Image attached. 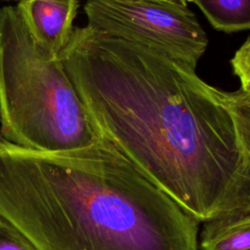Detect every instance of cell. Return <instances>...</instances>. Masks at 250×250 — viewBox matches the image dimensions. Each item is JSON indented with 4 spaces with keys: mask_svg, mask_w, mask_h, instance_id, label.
<instances>
[{
    "mask_svg": "<svg viewBox=\"0 0 250 250\" xmlns=\"http://www.w3.org/2000/svg\"><path fill=\"white\" fill-rule=\"evenodd\" d=\"M60 58L98 136L198 222L250 208V142L195 69L89 25Z\"/></svg>",
    "mask_w": 250,
    "mask_h": 250,
    "instance_id": "cell-1",
    "label": "cell"
},
{
    "mask_svg": "<svg viewBox=\"0 0 250 250\" xmlns=\"http://www.w3.org/2000/svg\"><path fill=\"white\" fill-rule=\"evenodd\" d=\"M0 217L36 250H198V222L102 137L70 151L0 138Z\"/></svg>",
    "mask_w": 250,
    "mask_h": 250,
    "instance_id": "cell-2",
    "label": "cell"
},
{
    "mask_svg": "<svg viewBox=\"0 0 250 250\" xmlns=\"http://www.w3.org/2000/svg\"><path fill=\"white\" fill-rule=\"evenodd\" d=\"M0 138L50 152L99 140L60 56L38 51L14 5L0 9Z\"/></svg>",
    "mask_w": 250,
    "mask_h": 250,
    "instance_id": "cell-3",
    "label": "cell"
},
{
    "mask_svg": "<svg viewBox=\"0 0 250 250\" xmlns=\"http://www.w3.org/2000/svg\"><path fill=\"white\" fill-rule=\"evenodd\" d=\"M89 26L144 45L195 69L208 39L194 14L175 1L87 0Z\"/></svg>",
    "mask_w": 250,
    "mask_h": 250,
    "instance_id": "cell-4",
    "label": "cell"
},
{
    "mask_svg": "<svg viewBox=\"0 0 250 250\" xmlns=\"http://www.w3.org/2000/svg\"><path fill=\"white\" fill-rule=\"evenodd\" d=\"M16 6L38 51L59 57L73 32L79 0H21Z\"/></svg>",
    "mask_w": 250,
    "mask_h": 250,
    "instance_id": "cell-5",
    "label": "cell"
},
{
    "mask_svg": "<svg viewBox=\"0 0 250 250\" xmlns=\"http://www.w3.org/2000/svg\"><path fill=\"white\" fill-rule=\"evenodd\" d=\"M200 248L250 250V208L232 210L204 222Z\"/></svg>",
    "mask_w": 250,
    "mask_h": 250,
    "instance_id": "cell-6",
    "label": "cell"
},
{
    "mask_svg": "<svg viewBox=\"0 0 250 250\" xmlns=\"http://www.w3.org/2000/svg\"><path fill=\"white\" fill-rule=\"evenodd\" d=\"M193 2L212 26L225 32L250 29V0H187Z\"/></svg>",
    "mask_w": 250,
    "mask_h": 250,
    "instance_id": "cell-7",
    "label": "cell"
},
{
    "mask_svg": "<svg viewBox=\"0 0 250 250\" xmlns=\"http://www.w3.org/2000/svg\"><path fill=\"white\" fill-rule=\"evenodd\" d=\"M215 92L231 110L236 123L250 133V94L239 89L234 92H227L215 88Z\"/></svg>",
    "mask_w": 250,
    "mask_h": 250,
    "instance_id": "cell-8",
    "label": "cell"
},
{
    "mask_svg": "<svg viewBox=\"0 0 250 250\" xmlns=\"http://www.w3.org/2000/svg\"><path fill=\"white\" fill-rule=\"evenodd\" d=\"M0 250H36L12 224L0 217Z\"/></svg>",
    "mask_w": 250,
    "mask_h": 250,
    "instance_id": "cell-9",
    "label": "cell"
},
{
    "mask_svg": "<svg viewBox=\"0 0 250 250\" xmlns=\"http://www.w3.org/2000/svg\"><path fill=\"white\" fill-rule=\"evenodd\" d=\"M230 63L233 73L240 80L239 90L250 94V37L236 51Z\"/></svg>",
    "mask_w": 250,
    "mask_h": 250,
    "instance_id": "cell-10",
    "label": "cell"
},
{
    "mask_svg": "<svg viewBox=\"0 0 250 250\" xmlns=\"http://www.w3.org/2000/svg\"><path fill=\"white\" fill-rule=\"evenodd\" d=\"M2 1H6V2H19V1H21V0H2Z\"/></svg>",
    "mask_w": 250,
    "mask_h": 250,
    "instance_id": "cell-11",
    "label": "cell"
},
{
    "mask_svg": "<svg viewBox=\"0 0 250 250\" xmlns=\"http://www.w3.org/2000/svg\"><path fill=\"white\" fill-rule=\"evenodd\" d=\"M156 1H175V0H156ZM176 2V1H175ZM178 3V2H177Z\"/></svg>",
    "mask_w": 250,
    "mask_h": 250,
    "instance_id": "cell-12",
    "label": "cell"
},
{
    "mask_svg": "<svg viewBox=\"0 0 250 250\" xmlns=\"http://www.w3.org/2000/svg\"><path fill=\"white\" fill-rule=\"evenodd\" d=\"M176 1H178V2H181V3H184V2H186V0H176Z\"/></svg>",
    "mask_w": 250,
    "mask_h": 250,
    "instance_id": "cell-13",
    "label": "cell"
},
{
    "mask_svg": "<svg viewBox=\"0 0 250 250\" xmlns=\"http://www.w3.org/2000/svg\"><path fill=\"white\" fill-rule=\"evenodd\" d=\"M241 128H242V127H241ZM242 129H243V128H242ZM245 131H246V130H245ZM246 132H247V131H246ZM248 133H249V132H248ZM249 134H250V133H249Z\"/></svg>",
    "mask_w": 250,
    "mask_h": 250,
    "instance_id": "cell-14",
    "label": "cell"
}]
</instances>
